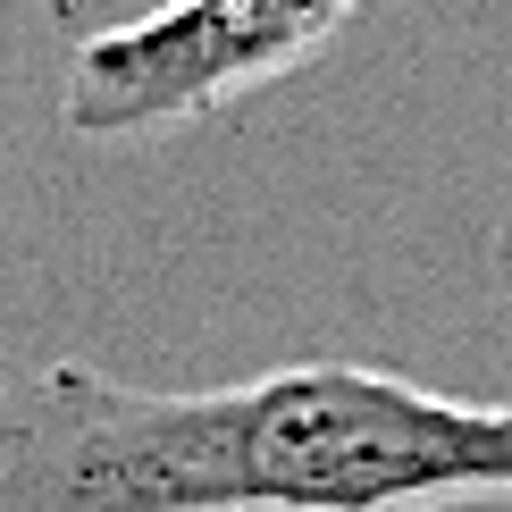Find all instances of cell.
Instances as JSON below:
<instances>
[{
  "label": "cell",
  "instance_id": "obj_2",
  "mask_svg": "<svg viewBox=\"0 0 512 512\" xmlns=\"http://www.w3.org/2000/svg\"><path fill=\"white\" fill-rule=\"evenodd\" d=\"M353 9L361 0H160L68 51L59 118H68V135L93 143L194 126L319 59L353 26Z\"/></svg>",
  "mask_w": 512,
  "mask_h": 512
},
{
  "label": "cell",
  "instance_id": "obj_1",
  "mask_svg": "<svg viewBox=\"0 0 512 512\" xmlns=\"http://www.w3.org/2000/svg\"><path fill=\"white\" fill-rule=\"evenodd\" d=\"M512 504V403L378 361L135 387L93 361L0 378V512H454Z\"/></svg>",
  "mask_w": 512,
  "mask_h": 512
}]
</instances>
